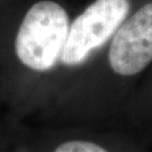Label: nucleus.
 <instances>
[{"mask_svg": "<svg viewBox=\"0 0 152 152\" xmlns=\"http://www.w3.org/2000/svg\"><path fill=\"white\" fill-rule=\"evenodd\" d=\"M69 28V16L60 4L35 2L25 14L15 38L18 60L33 71L51 70L61 60Z\"/></svg>", "mask_w": 152, "mask_h": 152, "instance_id": "obj_1", "label": "nucleus"}, {"mask_svg": "<svg viewBox=\"0 0 152 152\" xmlns=\"http://www.w3.org/2000/svg\"><path fill=\"white\" fill-rule=\"evenodd\" d=\"M131 15V0H94L70 24L61 62L77 66L110 42Z\"/></svg>", "mask_w": 152, "mask_h": 152, "instance_id": "obj_2", "label": "nucleus"}, {"mask_svg": "<svg viewBox=\"0 0 152 152\" xmlns=\"http://www.w3.org/2000/svg\"><path fill=\"white\" fill-rule=\"evenodd\" d=\"M107 61L122 78L142 73L152 64V1L133 11L110 39Z\"/></svg>", "mask_w": 152, "mask_h": 152, "instance_id": "obj_3", "label": "nucleus"}, {"mask_svg": "<svg viewBox=\"0 0 152 152\" xmlns=\"http://www.w3.org/2000/svg\"><path fill=\"white\" fill-rule=\"evenodd\" d=\"M54 152H109L106 148L96 142L87 140H70L63 142Z\"/></svg>", "mask_w": 152, "mask_h": 152, "instance_id": "obj_4", "label": "nucleus"}]
</instances>
